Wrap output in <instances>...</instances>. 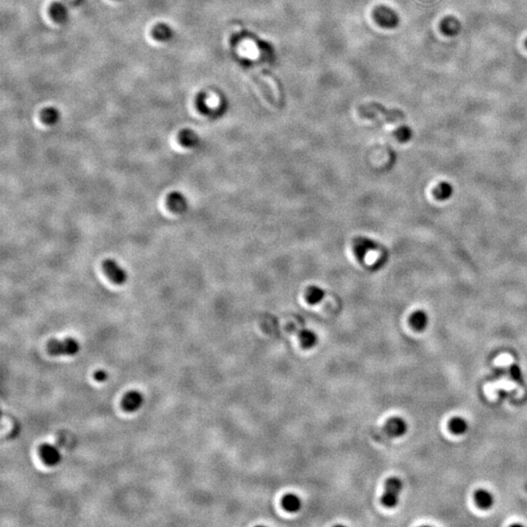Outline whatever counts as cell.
Instances as JSON below:
<instances>
[{"mask_svg":"<svg viewBox=\"0 0 527 527\" xmlns=\"http://www.w3.org/2000/svg\"><path fill=\"white\" fill-rule=\"evenodd\" d=\"M144 403V395L139 391H129L121 399V407L126 412L137 411Z\"/></svg>","mask_w":527,"mask_h":527,"instance_id":"obj_6","label":"cell"},{"mask_svg":"<svg viewBox=\"0 0 527 527\" xmlns=\"http://www.w3.org/2000/svg\"><path fill=\"white\" fill-rule=\"evenodd\" d=\"M179 141L184 146L194 147L198 143V138L193 131L184 130L183 132H181V134L179 135Z\"/></svg>","mask_w":527,"mask_h":527,"instance_id":"obj_16","label":"cell"},{"mask_svg":"<svg viewBox=\"0 0 527 527\" xmlns=\"http://www.w3.org/2000/svg\"><path fill=\"white\" fill-rule=\"evenodd\" d=\"M403 487V481L400 478L396 476L389 477L385 483V492L381 498L383 506L389 509L397 506Z\"/></svg>","mask_w":527,"mask_h":527,"instance_id":"obj_2","label":"cell"},{"mask_svg":"<svg viewBox=\"0 0 527 527\" xmlns=\"http://www.w3.org/2000/svg\"><path fill=\"white\" fill-rule=\"evenodd\" d=\"M299 339H300L302 347L307 350L313 348L318 343L317 334L313 331L306 329V328L299 331Z\"/></svg>","mask_w":527,"mask_h":527,"instance_id":"obj_14","label":"cell"},{"mask_svg":"<svg viewBox=\"0 0 527 527\" xmlns=\"http://www.w3.org/2000/svg\"><path fill=\"white\" fill-rule=\"evenodd\" d=\"M38 454L42 462L48 467L58 465L62 459V456L58 448L49 444H42L38 447Z\"/></svg>","mask_w":527,"mask_h":527,"instance_id":"obj_5","label":"cell"},{"mask_svg":"<svg viewBox=\"0 0 527 527\" xmlns=\"http://www.w3.org/2000/svg\"><path fill=\"white\" fill-rule=\"evenodd\" d=\"M454 188L449 182H440L439 185L434 188V196L437 200L444 201L452 197Z\"/></svg>","mask_w":527,"mask_h":527,"instance_id":"obj_13","label":"cell"},{"mask_svg":"<svg viewBox=\"0 0 527 527\" xmlns=\"http://www.w3.org/2000/svg\"><path fill=\"white\" fill-rule=\"evenodd\" d=\"M325 296V291L319 286H310L306 291V300L310 305L319 304Z\"/></svg>","mask_w":527,"mask_h":527,"instance_id":"obj_15","label":"cell"},{"mask_svg":"<svg viewBox=\"0 0 527 527\" xmlns=\"http://www.w3.org/2000/svg\"><path fill=\"white\" fill-rule=\"evenodd\" d=\"M409 323L414 330L424 331L429 324V317L424 310H416L410 315Z\"/></svg>","mask_w":527,"mask_h":527,"instance_id":"obj_10","label":"cell"},{"mask_svg":"<svg viewBox=\"0 0 527 527\" xmlns=\"http://www.w3.org/2000/svg\"><path fill=\"white\" fill-rule=\"evenodd\" d=\"M377 248V243L368 238H356L353 241V250L355 256L362 261L371 250Z\"/></svg>","mask_w":527,"mask_h":527,"instance_id":"obj_7","label":"cell"},{"mask_svg":"<svg viewBox=\"0 0 527 527\" xmlns=\"http://www.w3.org/2000/svg\"><path fill=\"white\" fill-rule=\"evenodd\" d=\"M408 426L406 421L402 417L390 418L381 429L374 433V438L382 442L385 440L400 437L407 433Z\"/></svg>","mask_w":527,"mask_h":527,"instance_id":"obj_1","label":"cell"},{"mask_svg":"<svg viewBox=\"0 0 527 527\" xmlns=\"http://www.w3.org/2000/svg\"><path fill=\"white\" fill-rule=\"evenodd\" d=\"M167 207L170 211L176 214L185 212L187 208V200L186 197L180 192H173L167 197Z\"/></svg>","mask_w":527,"mask_h":527,"instance_id":"obj_8","label":"cell"},{"mask_svg":"<svg viewBox=\"0 0 527 527\" xmlns=\"http://www.w3.org/2000/svg\"><path fill=\"white\" fill-rule=\"evenodd\" d=\"M476 506L481 510H489L494 505V496L486 489H478L474 494Z\"/></svg>","mask_w":527,"mask_h":527,"instance_id":"obj_9","label":"cell"},{"mask_svg":"<svg viewBox=\"0 0 527 527\" xmlns=\"http://www.w3.org/2000/svg\"><path fill=\"white\" fill-rule=\"evenodd\" d=\"M42 120L47 124H54L58 120V114L55 111H45L42 114Z\"/></svg>","mask_w":527,"mask_h":527,"instance_id":"obj_19","label":"cell"},{"mask_svg":"<svg viewBox=\"0 0 527 527\" xmlns=\"http://www.w3.org/2000/svg\"><path fill=\"white\" fill-rule=\"evenodd\" d=\"M46 349L51 355H74L80 350V345L74 338L69 337L62 341L57 339H51L47 343Z\"/></svg>","mask_w":527,"mask_h":527,"instance_id":"obj_3","label":"cell"},{"mask_svg":"<svg viewBox=\"0 0 527 527\" xmlns=\"http://www.w3.org/2000/svg\"><path fill=\"white\" fill-rule=\"evenodd\" d=\"M103 272L115 284H123L128 279V275L114 259H106L103 262Z\"/></svg>","mask_w":527,"mask_h":527,"instance_id":"obj_4","label":"cell"},{"mask_svg":"<svg viewBox=\"0 0 527 527\" xmlns=\"http://www.w3.org/2000/svg\"><path fill=\"white\" fill-rule=\"evenodd\" d=\"M510 374L514 381L517 383H522L523 381V374L520 369V367L517 364H513L510 368Z\"/></svg>","mask_w":527,"mask_h":527,"instance_id":"obj_18","label":"cell"},{"mask_svg":"<svg viewBox=\"0 0 527 527\" xmlns=\"http://www.w3.org/2000/svg\"><path fill=\"white\" fill-rule=\"evenodd\" d=\"M448 428H449V430H450V432L452 434H456V435H461V434H465L466 432L468 431L469 424H468L467 420L464 419L463 417L455 416L453 418H451V420L449 421Z\"/></svg>","mask_w":527,"mask_h":527,"instance_id":"obj_12","label":"cell"},{"mask_svg":"<svg viewBox=\"0 0 527 527\" xmlns=\"http://www.w3.org/2000/svg\"><path fill=\"white\" fill-rule=\"evenodd\" d=\"M411 136H412L411 130L408 127H406V126L400 127V128H398L396 130V138L400 142H407V141H409Z\"/></svg>","mask_w":527,"mask_h":527,"instance_id":"obj_17","label":"cell"},{"mask_svg":"<svg viewBox=\"0 0 527 527\" xmlns=\"http://www.w3.org/2000/svg\"><path fill=\"white\" fill-rule=\"evenodd\" d=\"M108 377H109V375L104 370H101L100 369V370H97L96 372L94 373V379L97 382H106L108 380Z\"/></svg>","mask_w":527,"mask_h":527,"instance_id":"obj_20","label":"cell"},{"mask_svg":"<svg viewBox=\"0 0 527 527\" xmlns=\"http://www.w3.org/2000/svg\"><path fill=\"white\" fill-rule=\"evenodd\" d=\"M281 506L288 513H297L300 511L302 502L300 498L296 494L288 493L282 497Z\"/></svg>","mask_w":527,"mask_h":527,"instance_id":"obj_11","label":"cell"}]
</instances>
